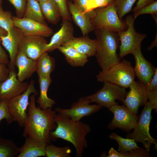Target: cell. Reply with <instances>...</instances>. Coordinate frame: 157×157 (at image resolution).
I'll use <instances>...</instances> for the list:
<instances>
[{
  "label": "cell",
  "mask_w": 157,
  "mask_h": 157,
  "mask_svg": "<svg viewBox=\"0 0 157 157\" xmlns=\"http://www.w3.org/2000/svg\"><path fill=\"white\" fill-rule=\"evenodd\" d=\"M14 7L17 17H23L26 6L27 0H7Z\"/></svg>",
  "instance_id": "36"
},
{
  "label": "cell",
  "mask_w": 157,
  "mask_h": 157,
  "mask_svg": "<svg viewBox=\"0 0 157 157\" xmlns=\"http://www.w3.org/2000/svg\"><path fill=\"white\" fill-rule=\"evenodd\" d=\"M14 26L20 29L24 35H38L44 37L51 36L53 32L52 29L33 20L22 17H12Z\"/></svg>",
  "instance_id": "15"
},
{
  "label": "cell",
  "mask_w": 157,
  "mask_h": 157,
  "mask_svg": "<svg viewBox=\"0 0 157 157\" xmlns=\"http://www.w3.org/2000/svg\"><path fill=\"white\" fill-rule=\"evenodd\" d=\"M38 77L40 95L37 101V102L42 109L49 108H51L55 104L56 102L54 100L49 98L47 94L49 87L52 82L51 78V76Z\"/></svg>",
  "instance_id": "23"
},
{
  "label": "cell",
  "mask_w": 157,
  "mask_h": 157,
  "mask_svg": "<svg viewBox=\"0 0 157 157\" xmlns=\"http://www.w3.org/2000/svg\"><path fill=\"white\" fill-rule=\"evenodd\" d=\"M5 119L8 124H11L14 120L8 110L7 100H3L0 101V122Z\"/></svg>",
  "instance_id": "35"
},
{
  "label": "cell",
  "mask_w": 157,
  "mask_h": 157,
  "mask_svg": "<svg viewBox=\"0 0 157 157\" xmlns=\"http://www.w3.org/2000/svg\"><path fill=\"white\" fill-rule=\"evenodd\" d=\"M106 3L108 4L110 3L113 2L114 0H104Z\"/></svg>",
  "instance_id": "45"
},
{
  "label": "cell",
  "mask_w": 157,
  "mask_h": 157,
  "mask_svg": "<svg viewBox=\"0 0 157 157\" xmlns=\"http://www.w3.org/2000/svg\"><path fill=\"white\" fill-rule=\"evenodd\" d=\"M17 74L15 69L9 71L7 78L0 83V101L8 100L20 95L28 88L29 83L19 81Z\"/></svg>",
  "instance_id": "14"
},
{
  "label": "cell",
  "mask_w": 157,
  "mask_h": 157,
  "mask_svg": "<svg viewBox=\"0 0 157 157\" xmlns=\"http://www.w3.org/2000/svg\"><path fill=\"white\" fill-rule=\"evenodd\" d=\"M35 96L33 94L30 97L22 136L47 146L51 143L50 133L57 126L54 119L56 112L51 108L42 109L36 107Z\"/></svg>",
  "instance_id": "1"
},
{
  "label": "cell",
  "mask_w": 157,
  "mask_h": 157,
  "mask_svg": "<svg viewBox=\"0 0 157 157\" xmlns=\"http://www.w3.org/2000/svg\"><path fill=\"white\" fill-rule=\"evenodd\" d=\"M131 53L133 55L135 61L133 68L135 76L146 86L152 78L155 68L144 57L140 47L136 48Z\"/></svg>",
  "instance_id": "17"
},
{
  "label": "cell",
  "mask_w": 157,
  "mask_h": 157,
  "mask_svg": "<svg viewBox=\"0 0 157 157\" xmlns=\"http://www.w3.org/2000/svg\"><path fill=\"white\" fill-rule=\"evenodd\" d=\"M95 10V15L92 22L95 29H104L118 32L125 30L127 27L125 22L119 18L113 1Z\"/></svg>",
  "instance_id": "5"
},
{
  "label": "cell",
  "mask_w": 157,
  "mask_h": 157,
  "mask_svg": "<svg viewBox=\"0 0 157 157\" xmlns=\"http://www.w3.org/2000/svg\"><path fill=\"white\" fill-rule=\"evenodd\" d=\"M36 61L28 57L24 53L18 51L17 56L15 65L18 68L17 77L21 82L31 77L35 72Z\"/></svg>",
  "instance_id": "20"
},
{
  "label": "cell",
  "mask_w": 157,
  "mask_h": 157,
  "mask_svg": "<svg viewBox=\"0 0 157 157\" xmlns=\"http://www.w3.org/2000/svg\"><path fill=\"white\" fill-rule=\"evenodd\" d=\"M62 46H69L88 57L95 56L97 48L96 39H90L87 35L73 38Z\"/></svg>",
  "instance_id": "19"
},
{
  "label": "cell",
  "mask_w": 157,
  "mask_h": 157,
  "mask_svg": "<svg viewBox=\"0 0 157 157\" xmlns=\"http://www.w3.org/2000/svg\"><path fill=\"white\" fill-rule=\"evenodd\" d=\"M110 139L116 141L119 145V152H126L139 148L136 142L132 138H124L113 133L109 135Z\"/></svg>",
  "instance_id": "29"
},
{
  "label": "cell",
  "mask_w": 157,
  "mask_h": 157,
  "mask_svg": "<svg viewBox=\"0 0 157 157\" xmlns=\"http://www.w3.org/2000/svg\"><path fill=\"white\" fill-rule=\"evenodd\" d=\"M123 104L133 114L137 115L140 106L148 101V92L146 87L139 81L133 82L129 87Z\"/></svg>",
  "instance_id": "12"
},
{
  "label": "cell",
  "mask_w": 157,
  "mask_h": 157,
  "mask_svg": "<svg viewBox=\"0 0 157 157\" xmlns=\"http://www.w3.org/2000/svg\"><path fill=\"white\" fill-rule=\"evenodd\" d=\"M47 146L37 142L27 137L23 145L19 148L17 157H38L45 156Z\"/></svg>",
  "instance_id": "22"
},
{
  "label": "cell",
  "mask_w": 157,
  "mask_h": 157,
  "mask_svg": "<svg viewBox=\"0 0 157 157\" xmlns=\"http://www.w3.org/2000/svg\"><path fill=\"white\" fill-rule=\"evenodd\" d=\"M60 10L62 20L70 21L71 18L69 12L66 0H53Z\"/></svg>",
  "instance_id": "37"
},
{
  "label": "cell",
  "mask_w": 157,
  "mask_h": 157,
  "mask_svg": "<svg viewBox=\"0 0 157 157\" xmlns=\"http://www.w3.org/2000/svg\"><path fill=\"white\" fill-rule=\"evenodd\" d=\"M7 32L4 29L0 27V37L7 34Z\"/></svg>",
  "instance_id": "44"
},
{
  "label": "cell",
  "mask_w": 157,
  "mask_h": 157,
  "mask_svg": "<svg viewBox=\"0 0 157 157\" xmlns=\"http://www.w3.org/2000/svg\"><path fill=\"white\" fill-rule=\"evenodd\" d=\"M145 149L139 147L126 152H119L111 147L108 152L107 157H148L150 153Z\"/></svg>",
  "instance_id": "30"
},
{
  "label": "cell",
  "mask_w": 157,
  "mask_h": 157,
  "mask_svg": "<svg viewBox=\"0 0 157 157\" xmlns=\"http://www.w3.org/2000/svg\"><path fill=\"white\" fill-rule=\"evenodd\" d=\"M135 20L132 16H128L125 21L127 28L117 32L120 42L119 55L120 59L131 53L136 48L141 47L142 41L147 36L146 34L139 33L135 31L134 26Z\"/></svg>",
  "instance_id": "7"
},
{
  "label": "cell",
  "mask_w": 157,
  "mask_h": 157,
  "mask_svg": "<svg viewBox=\"0 0 157 157\" xmlns=\"http://www.w3.org/2000/svg\"><path fill=\"white\" fill-rule=\"evenodd\" d=\"M152 109V105L147 101L138 117L133 131L128 134L126 137L127 138L134 139L136 143H141L144 149L149 151L151 144H156V140L151 135L149 132Z\"/></svg>",
  "instance_id": "6"
},
{
  "label": "cell",
  "mask_w": 157,
  "mask_h": 157,
  "mask_svg": "<svg viewBox=\"0 0 157 157\" xmlns=\"http://www.w3.org/2000/svg\"><path fill=\"white\" fill-rule=\"evenodd\" d=\"M150 14L154 17H156L157 14V1L146 6L136 12L133 14V17L135 19L139 15H141Z\"/></svg>",
  "instance_id": "34"
},
{
  "label": "cell",
  "mask_w": 157,
  "mask_h": 157,
  "mask_svg": "<svg viewBox=\"0 0 157 157\" xmlns=\"http://www.w3.org/2000/svg\"><path fill=\"white\" fill-rule=\"evenodd\" d=\"M6 65L0 63V83L5 81L8 76L9 70Z\"/></svg>",
  "instance_id": "40"
},
{
  "label": "cell",
  "mask_w": 157,
  "mask_h": 157,
  "mask_svg": "<svg viewBox=\"0 0 157 157\" xmlns=\"http://www.w3.org/2000/svg\"><path fill=\"white\" fill-rule=\"evenodd\" d=\"M32 94L35 95L38 94L33 80L31 81L28 88L24 92L7 100L9 112L13 116L14 121H16L20 127H23L27 115L29 97Z\"/></svg>",
  "instance_id": "9"
},
{
  "label": "cell",
  "mask_w": 157,
  "mask_h": 157,
  "mask_svg": "<svg viewBox=\"0 0 157 157\" xmlns=\"http://www.w3.org/2000/svg\"><path fill=\"white\" fill-rule=\"evenodd\" d=\"M149 92L157 89V69L155 68L152 78L149 84L146 86Z\"/></svg>",
  "instance_id": "41"
},
{
  "label": "cell",
  "mask_w": 157,
  "mask_h": 157,
  "mask_svg": "<svg viewBox=\"0 0 157 157\" xmlns=\"http://www.w3.org/2000/svg\"><path fill=\"white\" fill-rule=\"evenodd\" d=\"M71 150L68 146L58 147L51 144L47 145L45 149L47 157H69Z\"/></svg>",
  "instance_id": "31"
},
{
  "label": "cell",
  "mask_w": 157,
  "mask_h": 157,
  "mask_svg": "<svg viewBox=\"0 0 157 157\" xmlns=\"http://www.w3.org/2000/svg\"><path fill=\"white\" fill-rule=\"evenodd\" d=\"M137 0H114L113 3L119 18L121 19L126 14L131 12Z\"/></svg>",
  "instance_id": "32"
},
{
  "label": "cell",
  "mask_w": 157,
  "mask_h": 157,
  "mask_svg": "<svg viewBox=\"0 0 157 157\" xmlns=\"http://www.w3.org/2000/svg\"><path fill=\"white\" fill-rule=\"evenodd\" d=\"M104 82L103 86L101 89L86 97L90 103L95 102L102 107L108 108L117 104L116 100L123 104L127 93L126 88L108 82Z\"/></svg>",
  "instance_id": "8"
},
{
  "label": "cell",
  "mask_w": 157,
  "mask_h": 157,
  "mask_svg": "<svg viewBox=\"0 0 157 157\" xmlns=\"http://www.w3.org/2000/svg\"><path fill=\"white\" fill-rule=\"evenodd\" d=\"M135 77L131 63L125 59L107 70L100 71L96 76L98 81L108 82L125 88H129Z\"/></svg>",
  "instance_id": "4"
},
{
  "label": "cell",
  "mask_w": 157,
  "mask_h": 157,
  "mask_svg": "<svg viewBox=\"0 0 157 157\" xmlns=\"http://www.w3.org/2000/svg\"><path fill=\"white\" fill-rule=\"evenodd\" d=\"M36 0L39 2H40L45 1L48 0Z\"/></svg>",
  "instance_id": "46"
},
{
  "label": "cell",
  "mask_w": 157,
  "mask_h": 157,
  "mask_svg": "<svg viewBox=\"0 0 157 157\" xmlns=\"http://www.w3.org/2000/svg\"><path fill=\"white\" fill-rule=\"evenodd\" d=\"M90 100L86 97L79 98L74 103L71 108L66 109L57 107L55 108L56 112L61 113L76 121H80L83 117L98 111L102 107L99 105H90Z\"/></svg>",
  "instance_id": "11"
},
{
  "label": "cell",
  "mask_w": 157,
  "mask_h": 157,
  "mask_svg": "<svg viewBox=\"0 0 157 157\" xmlns=\"http://www.w3.org/2000/svg\"><path fill=\"white\" fill-rule=\"evenodd\" d=\"M23 17L31 19L47 25L41 11L39 2L36 0H27Z\"/></svg>",
  "instance_id": "27"
},
{
  "label": "cell",
  "mask_w": 157,
  "mask_h": 157,
  "mask_svg": "<svg viewBox=\"0 0 157 157\" xmlns=\"http://www.w3.org/2000/svg\"><path fill=\"white\" fill-rule=\"evenodd\" d=\"M67 4L69 13L75 23L80 29L83 36L87 35L90 32L95 29L91 20L81 12L73 3L68 1Z\"/></svg>",
  "instance_id": "21"
},
{
  "label": "cell",
  "mask_w": 157,
  "mask_h": 157,
  "mask_svg": "<svg viewBox=\"0 0 157 157\" xmlns=\"http://www.w3.org/2000/svg\"><path fill=\"white\" fill-rule=\"evenodd\" d=\"M57 49L64 54L67 61L73 67L83 66L88 61V57L70 46H61Z\"/></svg>",
  "instance_id": "25"
},
{
  "label": "cell",
  "mask_w": 157,
  "mask_h": 157,
  "mask_svg": "<svg viewBox=\"0 0 157 157\" xmlns=\"http://www.w3.org/2000/svg\"><path fill=\"white\" fill-rule=\"evenodd\" d=\"M148 99L151 104L153 109L157 112V89L149 92H148Z\"/></svg>",
  "instance_id": "39"
},
{
  "label": "cell",
  "mask_w": 157,
  "mask_h": 157,
  "mask_svg": "<svg viewBox=\"0 0 157 157\" xmlns=\"http://www.w3.org/2000/svg\"><path fill=\"white\" fill-rule=\"evenodd\" d=\"M108 109L114 115L108 126L109 129L118 128L125 131L133 129L138 119L137 115L133 114L124 105L120 106L117 104Z\"/></svg>",
  "instance_id": "10"
},
{
  "label": "cell",
  "mask_w": 157,
  "mask_h": 157,
  "mask_svg": "<svg viewBox=\"0 0 157 157\" xmlns=\"http://www.w3.org/2000/svg\"><path fill=\"white\" fill-rule=\"evenodd\" d=\"M0 40V63L8 65L9 63L8 56L1 45Z\"/></svg>",
  "instance_id": "43"
},
{
  "label": "cell",
  "mask_w": 157,
  "mask_h": 157,
  "mask_svg": "<svg viewBox=\"0 0 157 157\" xmlns=\"http://www.w3.org/2000/svg\"><path fill=\"white\" fill-rule=\"evenodd\" d=\"M19 152V148L13 140L0 137V157H14Z\"/></svg>",
  "instance_id": "28"
},
{
  "label": "cell",
  "mask_w": 157,
  "mask_h": 157,
  "mask_svg": "<svg viewBox=\"0 0 157 157\" xmlns=\"http://www.w3.org/2000/svg\"><path fill=\"white\" fill-rule=\"evenodd\" d=\"M24 35L20 29L14 26L6 35L0 37L1 44L9 54L10 61L8 66L9 71L15 69V63L19 45Z\"/></svg>",
  "instance_id": "16"
},
{
  "label": "cell",
  "mask_w": 157,
  "mask_h": 157,
  "mask_svg": "<svg viewBox=\"0 0 157 157\" xmlns=\"http://www.w3.org/2000/svg\"><path fill=\"white\" fill-rule=\"evenodd\" d=\"M89 0H74V3L79 10L89 19V13L88 12V7Z\"/></svg>",
  "instance_id": "38"
},
{
  "label": "cell",
  "mask_w": 157,
  "mask_h": 157,
  "mask_svg": "<svg viewBox=\"0 0 157 157\" xmlns=\"http://www.w3.org/2000/svg\"><path fill=\"white\" fill-rule=\"evenodd\" d=\"M95 34L97 48L95 56L102 70H107L120 62L117 53L119 41L117 34L102 28L96 29Z\"/></svg>",
  "instance_id": "3"
},
{
  "label": "cell",
  "mask_w": 157,
  "mask_h": 157,
  "mask_svg": "<svg viewBox=\"0 0 157 157\" xmlns=\"http://www.w3.org/2000/svg\"><path fill=\"white\" fill-rule=\"evenodd\" d=\"M54 119L57 126L50 133L51 141L60 138L71 142L76 149V156H81L88 147L85 137L91 131L90 126L80 121H74L59 113L56 114Z\"/></svg>",
  "instance_id": "2"
},
{
  "label": "cell",
  "mask_w": 157,
  "mask_h": 157,
  "mask_svg": "<svg viewBox=\"0 0 157 157\" xmlns=\"http://www.w3.org/2000/svg\"><path fill=\"white\" fill-rule=\"evenodd\" d=\"M55 66V59L49 55L48 52H45L36 60L35 72L38 77H50Z\"/></svg>",
  "instance_id": "24"
},
{
  "label": "cell",
  "mask_w": 157,
  "mask_h": 157,
  "mask_svg": "<svg viewBox=\"0 0 157 157\" xmlns=\"http://www.w3.org/2000/svg\"><path fill=\"white\" fill-rule=\"evenodd\" d=\"M39 3L45 19L50 23L56 24L61 17L59 8L54 1L48 0Z\"/></svg>",
  "instance_id": "26"
},
{
  "label": "cell",
  "mask_w": 157,
  "mask_h": 157,
  "mask_svg": "<svg viewBox=\"0 0 157 157\" xmlns=\"http://www.w3.org/2000/svg\"><path fill=\"white\" fill-rule=\"evenodd\" d=\"M11 12L4 10L2 5L0 6V27L7 32L14 27Z\"/></svg>",
  "instance_id": "33"
},
{
  "label": "cell",
  "mask_w": 157,
  "mask_h": 157,
  "mask_svg": "<svg viewBox=\"0 0 157 157\" xmlns=\"http://www.w3.org/2000/svg\"><path fill=\"white\" fill-rule=\"evenodd\" d=\"M62 25L60 29L52 36L50 42L47 44L45 52H50L72 40L74 29L70 21L62 20Z\"/></svg>",
  "instance_id": "18"
},
{
  "label": "cell",
  "mask_w": 157,
  "mask_h": 157,
  "mask_svg": "<svg viewBox=\"0 0 157 157\" xmlns=\"http://www.w3.org/2000/svg\"><path fill=\"white\" fill-rule=\"evenodd\" d=\"M48 42L45 38L38 35H24L19 43L18 51L34 61L45 52Z\"/></svg>",
  "instance_id": "13"
},
{
  "label": "cell",
  "mask_w": 157,
  "mask_h": 157,
  "mask_svg": "<svg viewBox=\"0 0 157 157\" xmlns=\"http://www.w3.org/2000/svg\"><path fill=\"white\" fill-rule=\"evenodd\" d=\"M156 0H138L135 6L132 9V11L135 12L143 7Z\"/></svg>",
  "instance_id": "42"
},
{
  "label": "cell",
  "mask_w": 157,
  "mask_h": 157,
  "mask_svg": "<svg viewBox=\"0 0 157 157\" xmlns=\"http://www.w3.org/2000/svg\"><path fill=\"white\" fill-rule=\"evenodd\" d=\"M2 3V0H0V6L1 5Z\"/></svg>",
  "instance_id": "47"
}]
</instances>
